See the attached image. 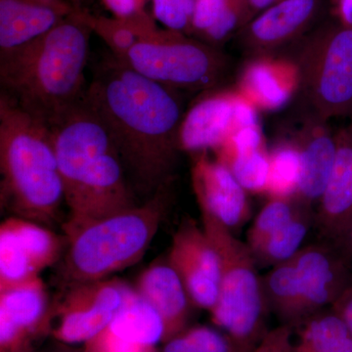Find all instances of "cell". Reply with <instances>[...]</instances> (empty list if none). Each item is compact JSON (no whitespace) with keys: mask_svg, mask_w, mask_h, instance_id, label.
<instances>
[{"mask_svg":"<svg viewBox=\"0 0 352 352\" xmlns=\"http://www.w3.org/2000/svg\"><path fill=\"white\" fill-rule=\"evenodd\" d=\"M333 12L340 25L352 30V0H333Z\"/></svg>","mask_w":352,"mask_h":352,"instance_id":"8d00e7d4","label":"cell"},{"mask_svg":"<svg viewBox=\"0 0 352 352\" xmlns=\"http://www.w3.org/2000/svg\"><path fill=\"white\" fill-rule=\"evenodd\" d=\"M69 346V344H65L59 342L58 346H55L54 349H51L50 352H87L85 351V349H76Z\"/></svg>","mask_w":352,"mask_h":352,"instance_id":"74e56055","label":"cell"},{"mask_svg":"<svg viewBox=\"0 0 352 352\" xmlns=\"http://www.w3.org/2000/svg\"><path fill=\"white\" fill-rule=\"evenodd\" d=\"M252 352H296L292 328L287 325L268 330Z\"/></svg>","mask_w":352,"mask_h":352,"instance_id":"d6a6232c","label":"cell"},{"mask_svg":"<svg viewBox=\"0 0 352 352\" xmlns=\"http://www.w3.org/2000/svg\"><path fill=\"white\" fill-rule=\"evenodd\" d=\"M247 191L266 193L270 178V153L259 126L239 129L215 151Z\"/></svg>","mask_w":352,"mask_h":352,"instance_id":"44dd1931","label":"cell"},{"mask_svg":"<svg viewBox=\"0 0 352 352\" xmlns=\"http://www.w3.org/2000/svg\"><path fill=\"white\" fill-rule=\"evenodd\" d=\"M258 124L256 108L238 91L212 90L184 113L180 151H217L241 127Z\"/></svg>","mask_w":352,"mask_h":352,"instance_id":"30bf717a","label":"cell"},{"mask_svg":"<svg viewBox=\"0 0 352 352\" xmlns=\"http://www.w3.org/2000/svg\"><path fill=\"white\" fill-rule=\"evenodd\" d=\"M322 0H281L238 32L241 45L254 57L267 56L300 38L320 12Z\"/></svg>","mask_w":352,"mask_h":352,"instance_id":"9a60e30c","label":"cell"},{"mask_svg":"<svg viewBox=\"0 0 352 352\" xmlns=\"http://www.w3.org/2000/svg\"><path fill=\"white\" fill-rule=\"evenodd\" d=\"M351 284L352 270L326 241L303 245L261 276L270 314L289 327L332 307Z\"/></svg>","mask_w":352,"mask_h":352,"instance_id":"5b68a950","label":"cell"},{"mask_svg":"<svg viewBox=\"0 0 352 352\" xmlns=\"http://www.w3.org/2000/svg\"><path fill=\"white\" fill-rule=\"evenodd\" d=\"M231 0H196L192 18L191 34L200 39L204 34L217 24L226 12Z\"/></svg>","mask_w":352,"mask_h":352,"instance_id":"4dcf8cb0","label":"cell"},{"mask_svg":"<svg viewBox=\"0 0 352 352\" xmlns=\"http://www.w3.org/2000/svg\"><path fill=\"white\" fill-rule=\"evenodd\" d=\"M160 352H247L219 328L196 325L163 342Z\"/></svg>","mask_w":352,"mask_h":352,"instance_id":"4316f807","label":"cell"},{"mask_svg":"<svg viewBox=\"0 0 352 352\" xmlns=\"http://www.w3.org/2000/svg\"><path fill=\"white\" fill-rule=\"evenodd\" d=\"M300 156V177L296 198L308 206L320 200L332 175L337 138L327 122L309 113L295 136Z\"/></svg>","mask_w":352,"mask_h":352,"instance_id":"ac0fdd59","label":"cell"},{"mask_svg":"<svg viewBox=\"0 0 352 352\" xmlns=\"http://www.w3.org/2000/svg\"><path fill=\"white\" fill-rule=\"evenodd\" d=\"M281 0H244L245 25L266 9L274 6ZM244 25V27H245Z\"/></svg>","mask_w":352,"mask_h":352,"instance_id":"d590c367","label":"cell"},{"mask_svg":"<svg viewBox=\"0 0 352 352\" xmlns=\"http://www.w3.org/2000/svg\"><path fill=\"white\" fill-rule=\"evenodd\" d=\"M1 204L15 217L51 226L65 201L50 129L0 95Z\"/></svg>","mask_w":352,"mask_h":352,"instance_id":"3957f363","label":"cell"},{"mask_svg":"<svg viewBox=\"0 0 352 352\" xmlns=\"http://www.w3.org/2000/svg\"><path fill=\"white\" fill-rule=\"evenodd\" d=\"M103 2L118 19L131 21L149 27L155 25L151 18L145 12L147 0H103Z\"/></svg>","mask_w":352,"mask_h":352,"instance_id":"1f68e13d","label":"cell"},{"mask_svg":"<svg viewBox=\"0 0 352 352\" xmlns=\"http://www.w3.org/2000/svg\"><path fill=\"white\" fill-rule=\"evenodd\" d=\"M176 94L110 52L95 65L83 96L110 134L131 189L144 201L175 178L184 117Z\"/></svg>","mask_w":352,"mask_h":352,"instance_id":"6da1fadb","label":"cell"},{"mask_svg":"<svg viewBox=\"0 0 352 352\" xmlns=\"http://www.w3.org/2000/svg\"><path fill=\"white\" fill-rule=\"evenodd\" d=\"M122 61L177 91H212L230 68L228 57L217 46L168 30H157L139 41Z\"/></svg>","mask_w":352,"mask_h":352,"instance_id":"52a82bcc","label":"cell"},{"mask_svg":"<svg viewBox=\"0 0 352 352\" xmlns=\"http://www.w3.org/2000/svg\"><path fill=\"white\" fill-rule=\"evenodd\" d=\"M201 214V224L219 252L221 265L219 300L210 312L215 326L244 351L252 352L270 329L258 264L247 243L214 217Z\"/></svg>","mask_w":352,"mask_h":352,"instance_id":"8992f818","label":"cell"},{"mask_svg":"<svg viewBox=\"0 0 352 352\" xmlns=\"http://www.w3.org/2000/svg\"><path fill=\"white\" fill-rule=\"evenodd\" d=\"M351 124H349V126L347 127L346 131H349V135H351L352 138V113H351Z\"/></svg>","mask_w":352,"mask_h":352,"instance_id":"f35d334b","label":"cell"},{"mask_svg":"<svg viewBox=\"0 0 352 352\" xmlns=\"http://www.w3.org/2000/svg\"><path fill=\"white\" fill-rule=\"evenodd\" d=\"M87 352H160L156 346L131 342L116 335L108 327L85 342Z\"/></svg>","mask_w":352,"mask_h":352,"instance_id":"f546056e","label":"cell"},{"mask_svg":"<svg viewBox=\"0 0 352 352\" xmlns=\"http://www.w3.org/2000/svg\"><path fill=\"white\" fill-rule=\"evenodd\" d=\"M336 138L335 166L315 212L314 227L326 242L339 237L352 223V138L344 129Z\"/></svg>","mask_w":352,"mask_h":352,"instance_id":"d6986e66","label":"cell"},{"mask_svg":"<svg viewBox=\"0 0 352 352\" xmlns=\"http://www.w3.org/2000/svg\"><path fill=\"white\" fill-rule=\"evenodd\" d=\"M270 178L266 194L270 198L296 197L300 177V156L293 141H284L270 153Z\"/></svg>","mask_w":352,"mask_h":352,"instance_id":"d4e9b609","label":"cell"},{"mask_svg":"<svg viewBox=\"0 0 352 352\" xmlns=\"http://www.w3.org/2000/svg\"><path fill=\"white\" fill-rule=\"evenodd\" d=\"M133 288L163 320V342L189 327L192 308L195 307L168 258L157 259L145 268Z\"/></svg>","mask_w":352,"mask_h":352,"instance_id":"e0dca14e","label":"cell"},{"mask_svg":"<svg viewBox=\"0 0 352 352\" xmlns=\"http://www.w3.org/2000/svg\"><path fill=\"white\" fill-rule=\"evenodd\" d=\"M305 206L307 204L302 203L296 197L270 198L248 231L245 243L251 251L258 249L271 234L295 217Z\"/></svg>","mask_w":352,"mask_h":352,"instance_id":"83f0119b","label":"cell"},{"mask_svg":"<svg viewBox=\"0 0 352 352\" xmlns=\"http://www.w3.org/2000/svg\"><path fill=\"white\" fill-rule=\"evenodd\" d=\"M298 91L310 113L328 122L352 113V30L322 25L303 41L295 60Z\"/></svg>","mask_w":352,"mask_h":352,"instance_id":"ba28073f","label":"cell"},{"mask_svg":"<svg viewBox=\"0 0 352 352\" xmlns=\"http://www.w3.org/2000/svg\"><path fill=\"white\" fill-rule=\"evenodd\" d=\"M155 18L168 31L191 34L196 0H152Z\"/></svg>","mask_w":352,"mask_h":352,"instance_id":"f1b7e54d","label":"cell"},{"mask_svg":"<svg viewBox=\"0 0 352 352\" xmlns=\"http://www.w3.org/2000/svg\"><path fill=\"white\" fill-rule=\"evenodd\" d=\"M191 178L201 214L214 217L232 232L250 219L248 191L226 164L210 159L208 152L197 153Z\"/></svg>","mask_w":352,"mask_h":352,"instance_id":"5bb4252c","label":"cell"},{"mask_svg":"<svg viewBox=\"0 0 352 352\" xmlns=\"http://www.w3.org/2000/svg\"><path fill=\"white\" fill-rule=\"evenodd\" d=\"M131 288L118 278L65 288L55 302L51 335L61 344H85L110 325Z\"/></svg>","mask_w":352,"mask_h":352,"instance_id":"9c48e42d","label":"cell"},{"mask_svg":"<svg viewBox=\"0 0 352 352\" xmlns=\"http://www.w3.org/2000/svg\"><path fill=\"white\" fill-rule=\"evenodd\" d=\"M54 312L41 277L0 289V352H36L32 344L51 335Z\"/></svg>","mask_w":352,"mask_h":352,"instance_id":"7c38bea8","label":"cell"},{"mask_svg":"<svg viewBox=\"0 0 352 352\" xmlns=\"http://www.w3.org/2000/svg\"><path fill=\"white\" fill-rule=\"evenodd\" d=\"M108 328L124 339L146 346H156L164 340L163 320L156 310L138 295L133 286Z\"/></svg>","mask_w":352,"mask_h":352,"instance_id":"603a6c76","label":"cell"},{"mask_svg":"<svg viewBox=\"0 0 352 352\" xmlns=\"http://www.w3.org/2000/svg\"><path fill=\"white\" fill-rule=\"evenodd\" d=\"M331 244L337 250L340 256L346 261L349 267L352 270V223L347 227L339 237L333 240Z\"/></svg>","mask_w":352,"mask_h":352,"instance_id":"e575fe53","label":"cell"},{"mask_svg":"<svg viewBox=\"0 0 352 352\" xmlns=\"http://www.w3.org/2000/svg\"><path fill=\"white\" fill-rule=\"evenodd\" d=\"M66 237L50 227L22 217H9L0 226V289L39 277L57 263Z\"/></svg>","mask_w":352,"mask_h":352,"instance_id":"8fae6325","label":"cell"},{"mask_svg":"<svg viewBox=\"0 0 352 352\" xmlns=\"http://www.w3.org/2000/svg\"><path fill=\"white\" fill-rule=\"evenodd\" d=\"M92 31L88 14L76 9L32 43L0 57V95L51 129L85 96Z\"/></svg>","mask_w":352,"mask_h":352,"instance_id":"7a4b0ae2","label":"cell"},{"mask_svg":"<svg viewBox=\"0 0 352 352\" xmlns=\"http://www.w3.org/2000/svg\"><path fill=\"white\" fill-rule=\"evenodd\" d=\"M314 219L311 206H305L295 217L271 234L252 252L258 267H273L293 258L303 247L308 232L314 226Z\"/></svg>","mask_w":352,"mask_h":352,"instance_id":"cb8c5ba5","label":"cell"},{"mask_svg":"<svg viewBox=\"0 0 352 352\" xmlns=\"http://www.w3.org/2000/svg\"><path fill=\"white\" fill-rule=\"evenodd\" d=\"M78 8L69 0H0V57L41 38Z\"/></svg>","mask_w":352,"mask_h":352,"instance_id":"2e32d148","label":"cell"},{"mask_svg":"<svg viewBox=\"0 0 352 352\" xmlns=\"http://www.w3.org/2000/svg\"><path fill=\"white\" fill-rule=\"evenodd\" d=\"M92 31L110 48L111 53L124 60L129 51L141 39L157 31L156 25L148 27L118 18L92 17L88 15Z\"/></svg>","mask_w":352,"mask_h":352,"instance_id":"484cf974","label":"cell"},{"mask_svg":"<svg viewBox=\"0 0 352 352\" xmlns=\"http://www.w3.org/2000/svg\"><path fill=\"white\" fill-rule=\"evenodd\" d=\"M291 328L296 352H352V333L331 307Z\"/></svg>","mask_w":352,"mask_h":352,"instance_id":"7402d4cb","label":"cell"},{"mask_svg":"<svg viewBox=\"0 0 352 352\" xmlns=\"http://www.w3.org/2000/svg\"><path fill=\"white\" fill-rule=\"evenodd\" d=\"M298 71L294 60L254 57L245 65L238 78V92L256 109L283 108L298 91Z\"/></svg>","mask_w":352,"mask_h":352,"instance_id":"ffe728a7","label":"cell"},{"mask_svg":"<svg viewBox=\"0 0 352 352\" xmlns=\"http://www.w3.org/2000/svg\"><path fill=\"white\" fill-rule=\"evenodd\" d=\"M168 261L182 278L194 307L212 311L219 300V252L195 220L187 219L173 237Z\"/></svg>","mask_w":352,"mask_h":352,"instance_id":"4fadbf2b","label":"cell"},{"mask_svg":"<svg viewBox=\"0 0 352 352\" xmlns=\"http://www.w3.org/2000/svg\"><path fill=\"white\" fill-rule=\"evenodd\" d=\"M175 179L133 207L83 227L67 238L60 268L64 289L108 279L138 263L173 206Z\"/></svg>","mask_w":352,"mask_h":352,"instance_id":"277c9868","label":"cell"},{"mask_svg":"<svg viewBox=\"0 0 352 352\" xmlns=\"http://www.w3.org/2000/svg\"><path fill=\"white\" fill-rule=\"evenodd\" d=\"M331 308L344 320L352 333V284L336 300Z\"/></svg>","mask_w":352,"mask_h":352,"instance_id":"836d02e7","label":"cell"}]
</instances>
